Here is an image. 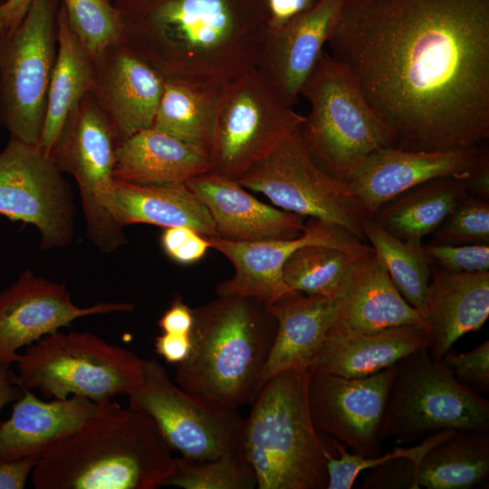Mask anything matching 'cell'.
<instances>
[{
    "label": "cell",
    "instance_id": "obj_1",
    "mask_svg": "<svg viewBox=\"0 0 489 489\" xmlns=\"http://www.w3.org/2000/svg\"><path fill=\"white\" fill-rule=\"evenodd\" d=\"M393 133L446 150L489 137V0H345L327 41Z\"/></svg>",
    "mask_w": 489,
    "mask_h": 489
},
{
    "label": "cell",
    "instance_id": "obj_2",
    "mask_svg": "<svg viewBox=\"0 0 489 489\" xmlns=\"http://www.w3.org/2000/svg\"><path fill=\"white\" fill-rule=\"evenodd\" d=\"M123 40L165 79L223 86L257 66L264 0H111Z\"/></svg>",
    "mask_w": 489,
    "mask_h": 489
},
{
    "label": "cell",
    "instance_id": "obj_3",
    "mask_svg": "<svg viewBox=\"0 0 489 489\" xmlns=\"http://www.w3.org/2000/svg\"><path fill=\"white\" fill-rule=\"evenodd\" d=\"M175 458L154 420L111 400L66 439L40 455L36 489H155Z\"/></svg>",
    "mask_w": 489,
    "mask_h": 489
},
{
    "label": "cell",
    "instance_id": "obj_4",
    "mask_svg": "<svg viewBox=\"0 0 489 489\" xmlns=\"http://www.w3.org/2000/svg\"><path fill=\"white\" fill-rule=\"evenodd\" d=\"M193 312L192 347L177 364V384L227 408L254 401L277 326L266 304L219 296Z\"/></svg>",
    "mask_w": 489,
    "mask_h": 489
},
{
    "label": "cell",
    "instance_id": "obj_5",
    "mask_svg": "<svg viewBox=\"0 0 489 489\" xmlns=\"http://www.w3.org/2000/svg\"><path fill=\"white\" fill-rule=\"evenodd\" d=\"M308 369L271 378L243 420L241 446L259 489H327L329 442L312 421Z\"/></svg>",
    "mask_w": 489,
    "mask_h": 489
},
{
    "label": "cell",
    "instance_id": "obj_6",
    "mask_svg": "<svg viewBox=\"0 0 489 489\" xmlns=\"http://www.w3.org/2000/svg\"><path fill=\"white\" fill-rule=\"evenodd\" d=\"M301 95L311 110L300 133L313 161L333 178L348 183L372 151L395 147L356 78L331 54L322 53Z\"/></svg>",
    "mask_w": 489,
    "mask_h": 489
},
{
    "label": "cell",
    "instance_id": "obj_7",
    "mask_svg": "<svg viewBox=\"0 0 489 489\" xmlns=\"http://www.w3.org/2000/svg\"><path fill=\"white\" fill-rule=\"evenodd\" d=\"M19 385L46 398L79 396L104 403L128 395L141 381L144 360L88 331L47 334L14 362Z\"/></svg>",
    "mask_w": 489,
    "mask_h": 489
},
{
    "label": "cell",
    "instance_id": "obj_8",
    "mask_svg": "<svg viewBox=\"0 0 489 489\" xmlns=\"http://www.w3.org/2000/svg\"><path fill=\"white\" fill-rule=\"evenodd\" d=\"M444 429L489 431V402L423 348L397 363L379 438L410 443Z\"/></svg>",
    "mask_w": 489,
    "mask_h": 489
},
{
    "label": "cell",
    "instance_id": "obj_9",
    "mask_svg": "<svg viewBox=\"0 0 489 489\" xmlns=\"http://www.w3.org/2000/svg\"><path fill=\"white\" fill-rule=\"evenodd\" d=\"M304 121L262 70L246 71L219 94L209 149L211 171L239 179Z\"/></svg>",
    "mask_w": 489,
    "mask_h": 489
},
{
    "label": "cell",
    "instance_id": "obj_10",
    "mask_svg": "<svg viewBox=\"0 0 489 489\" xmlns=\"http://www.w3.org/2000/svg\"><path fill=\"white\" fill-rule=\"evenodd\" d=\"M59 0H33L0 53V124L11 138L39 143L57 51Z\"/></svg>",
    "mask_w": 489,
    "mask_h": 489
},
{
    "label": "cell",
    "instance_id": "obj_11",
    "mask_svg": "<svg viewBox=\"0 0 489 489\" xmlns=\"http://www.w3.org/2000/svg\"><path fill=\"white\" fill-rule=\"evenodd\" d=\"M237 181L285 211L318 219L367 241L364 224L370 216L348 183L316 165L299 129Z\"/></svg>",
    "mask_w": 489,
    "mask_h": 489
},
{
    "label": "cell",
    "instance_id": "obj_12",
    "mask_svg": "<svg viewBox=\"0 0 489 489\" xmlns=\"http://www.w3.org/2000/svg\"><path fill=\"white\" fill-rule=\"evenodd\" d=\"M127 396L129 407L149 416L169 449L181 456L213 459L241 446L243 419L236 409L184 390L154 359L144 360L142 379Z\"/></svg>",
    "mask_w": 489,
    "mask_h": 489
},
{
    "label": "cell",
    "instance_id": "obj_13",
    "mask_svg": "<svg viewBox=\"0 0 489 489\" xmlns=\"http://www.w3.org/2000/svg\"><path fill=\"white\" fill-rule=\"evenodd\" d=\"M120 141L91 93L88 91L69 117L49 157L77 182L89 240L103 253H113L127 243L103 204L114 180Z\"/></svg>",
    "mask_w": 489,
    "mask_h": 489
},
{
    "label": "cell",
    "instance_id": "obj_14",
    "mask_svg": "<svg viewBox=\"0 0 489 489\" xmlns=\"http://www.w3.org/2000/svg\"><path fill=\"white\" fill-rule=\"evenodd\" d=\"M0 215L34 225L43 250L72 243L76 217L72 190L39 145L10 137L0 152Z\"/></svg>",
    "mask_w": 489,
    "mask_h": 489
},
{
    "label": "cell",
    "instance_id": "obj_15",
    "mask_svg": "<svg viewBox=\"0 0 489 489\" xmlns=\"http://www.w3.org/2000/svg\"><path fill=\"white\" fill-rule=\"evenodd\" d=\"M396 372L397 364L349 379L310 368L307 397L315 429L355 454L379 456L382 417Z\"/></svg>",
    "mask_w": 489,
    "mask_h": 489
},
{
    "label": "cell",
    "instance_id": "obj_16",
    "mask_svg": "<svg viewBox=\"0 0 489 489\" xmlns=\"http://www.w3.org/2000/svg\"><path fill=\"white\" fill-rule=\"evenodd\" d=\"M209 247L234 265V275L216 287L218 296L251 298L266 305L297 293L283 281V266L290 255L305 245H327L352 254L371 249L344 229L312 218L295 238L239 242L216 235L205 236Z\"/></svg>",
    "mask_w": 489,
    "mask_h": 489
},
{
    "label": "cell",
    "instance_id": "obj_17",
    "mask_svg": "<svg viewBox=\"0 0 489 489\" xmlns=\"http://www.w3.org/2000/svg\"><path fill=\"white\" fill-rule=\"evenodd\" d=\"M133 309L131 302H101L79 307L64 284L24 270L0 290V362H15L19 349L77 319Z\"/></svg>",
    "mask_w": 489,
    "mask_h": 489
},
{
    "label": "cell",
    "instance_id": "obj_18",
    "mask_svg": "<svg viewBox=\"0 0 489 489\" xmlns=\"http://www.w3.org/2000/svg\"><path fill=\"white\" fill-rule=\"evenodd\" d=\"M92 60L93 99L120 144L151 128L165 78L122 39Z\"/></svg>",
    "mask_w": 489,
    "mask_h": 489
},
{
    "label": "cell",
    "instance_id": "obj_19",
    "mask_svg": "<svg viewBox=\"0 0 489 489\" xmlns=\"http://www.w3.org/2000/svg\"><path fill=\"white\" fill-rule=\"evenodd\" d=\"M483 150L478 145L429 151L379 148L363 159L348 185L372 219L384 204L416 186L438 177H468Z\"/></svg>",
    "mask_w": 489,
    "mask_h": 489
},
{
    "label": "cell",
    "instance_id": "obj_20",
    "mask_svg": "<svg viewBox=\"0 0 489 489\" xmlns=\"http://www.w3.org/2000/svg\"><path fill=\"white\" fill-rule=\"evenodd\" d=\"M330 331L370 332L399 325L425 326L418 310L399 293L373 248L356 256L333 298Z\"/></svg>",
    "mask_w": 489,
    "mask_h": 489
},
{
    "label": "cell",
    "instance_id": "obj_21",
    "mask_svg": "<svg viewBox=\"0 0 489 489\" xmlns=\"http://www.w3.org/2000/svg\"><path fill=\"white\" fill-rule=\"evenodd\" d=\"M184 184L208 210L216 236L254 242L295 238L304 231L302 216L259 201L235 179L209 171Z\"/></svg>",
    "mask_w": 489,
    "mask_h": 489
},
{
    "label": "cell",
    "instance_id": "obj_22",
    "mask_svg": "<svg viewBox=\"0 0 489 489\" xmlns=\"http://www.w3.org/2000/svg\"><path fill=\"white\" fill-rule=\"evenodd\" d=\"M345 0H320L280 31L267 34L257 66L292 106L313 72Z\"/></svg>",
    "mask_w": 489,
    "mask_h": 489
},
{
    "label": "cell",
    "instance_id": "obj_23",
    "mask_svg": "<svg viewBox=\"0 0 489 489\" xmlns=\"http://www.w3.org/2000/svg\"><path fill=\"white\" fill-rule=\"evenodd\" d=\"M420 315L428 332L427 350L440 361L464 334L478 331L489 316V272H451L431 264Z\"/></svg>",
    "mask_w": 489,
    "mask_h": 489
},
{
    "label": "cell",
    "instance_id": "obj_24",
    "mask_svg": "<svg viewBox=\"0 0 489 489\" xmlns=\"http://www.w3.org/2000/svg\"><path fill=\"white\" fill-rule=\"evenodd\" d=\"M22 387V386H21ZM14 401L8 419L0 421V464L40 456L77 431L110 401L71 396L44 401L31 389Z\"/></svg>",
    "mask_w": 489,
    "mask_h": 489
},
{
    "label": "cell",
    "instance_id": "obj_25",
    "mask_svg": "<svg viewBox=\"0 0 489 489\" xmlns=\"http://www.w3.org/2000/svg\"><path fill=\"white\" fill-rule=\"evenodd\" d=\"M276 321L275 336L262 369L258 389L274 375L307 370L321 350L335 317L331 298L297 292L266 305Z\"/></svg>",
    "mask_w": 489,
    "mask_h": 489
},
{
    "label": "cell",
    "instance_id": "obj_26",
    "mask_svg": "<svg viewBox=\"0 0 489 489\" xmlns=\"http://www.w3.org/2000/svg\"><path fill=\"white\" fill-rule=\"evenodd\" d=\"M209 152L153 127L121 142L114 178L139 185L180 184L211 171Z\"/></svg>",
    "mask_w": 489,
    "mask_h": 489
},
{
    "label": "cell",
    "instance_id": "obj_27",
    "mask_svg": "<svg viewBox=\"0 0 489 489\" xmlns=\"http://www.w3.org/2000/svg\"><path fill=\"white\" fill-rule=\"evenodd\" d=\"M103 204L122 228L131 224L187 226L204 236L217 235L208 210L184 183L139 185L114 178Z\"/></svg>",
    "mask_w": 489,
    "mask_h": 489
},
{
    "label": "cell",
    "instance_id": "obj_28",
    "mask_svg": "<svg viewBox=\"0 0 489 489\" xmlns=\"http://www.w3.org/2000/svg\"><path fill=\"white\" fill-rule=\"evenodd\" d=\"M427 347L428 332L418 325L370 332L329 331L311 368L349 379L365 378Z\"/></svg>",
    "mask_w": 489,
    "mask_h": 489
},
{
    "label": "cell",
    "instance_id": "obj_29",
    "mask_svg": "<svg viewBox=\"0 0 489 489\" xmlns=\"http://www.w3.org/2000/svg\"><path fill=\"white\" fill-rule=\"evenodd\" d=\"M58 51L50 81L39 147L49 156L92 83V60L71 29L63 6L57 14Z\"/></svg>",
    "mask_w": 489,
    "mask_h": 489
},
{
    "label": "cell",
    "instance_id": "obj_30",
    "mask_svg": "<svg viewBox=\"0 0 489 489\" xmlns=\"http://www.w3.org/2000/svg\"><path fill=\"white\" fill-rule=\"evenodd\" d=\"M468 177H438L416 186L384 204L373 218L395 237L422 244L468 194Z\"/></svg>",
    "mask_w": 489,
    "mask_h": 489
},
{
    "label": "cell",
    "instance_id": "obj_31",
    "mask_svg": "<svg viewBox=\"0 0 489 489\" xmlns=\"http://www.w3.org/2000/svg\"><path fill=\"white\" fill-rule=\"evenodd\" d=\"M489 475V431L455 430L422 457L412 488L470 489Z\"/></svg>",
    "mask_w": 489,
    "mask_h": 489
},
{
    "label": "cell",
    "instance_id": "obj_32",
    "mask_svg": "<svg viewBox=\"0 0 489 489\" xmlns=\"http://www.w3.org/2000/svg\"><path fill=\"white\" fill-rule=\"evenodd\" d=\"M223 86L165 79L152 127L209 152L216 104Z\"/></svg>",
    "mask_w": 489,
    "mask_h": 489
},
{
    "label": "cell",
    "instance_id": "obj_33",
    "mask_svg": "<svg viewBox=\"0 0 489 489\" xmlns=\"http://www.w3.org/2000/svg\"><path fill=\"white\" fill-rule=\"evenodd\" d=\"M364 234L399 293L419 311L424 304L431 275V262L423 250V244L395 237L374 219L364 224Z\"/></svg>",
    "mask_w": 489,
    "mask_h": 489
},
{
    "label": "cell",
    "instance_id": "obj_34",
    "mask_svg": "<svg viewBox=\"0 0 489 489\" xmlns=\"http://www.w3.org/2000/svg\"><path fill=\"white\" fill-rule=\"evenodd\" d=\"M358 255L327 245H305L287 259L283 278L295 292L333 299L347 269Z\"/></svg>",
    "mask_w": 489,
    "mask_h": 489
},
{
    "label": "cell",
    "instance_id": "obj_35",
    "mask_svg": "<svg viewBox=\"0 0 489 489\" xmlns=\"http://www.w3.org/2000/svg\"><path fill=\"white\" fill-rule=\"evenodd\" d=\"M185 489H253L254 471L242 446L206 460L175 458L174 471L163 486Z\"/></svg>",
    "mask_w": 489,
    "mask_h": 489
},
{
    "label": "cell",
    "instance_id": "obj_36",
    "mask_svg": "<svg viewBox=\"0 0 489 489\" xmlns=\"http://www.w3.org/2000/svg\"><path fill=\"white\" fill-rule=\"evenodd\" d=\"M69 25L91 59L123 39L121 16L110 0H59Z\"/></svg>",
    "mask_w": 489,
    "mask_h": 489
},
{
    "label": "cell",
    "instance_id": "obj_37",
    "mask_svg": "<svg viewBox=\"0 0 489 489\" xmlns=\"http://www.w3.org/2000/svg\"><path fill=\"white\" fill-rule=\"evenodd\" d=\"M456 429H444L427 436L419 444L406 448H396L382 456L367 457L355 453H350L346 446L332 438V445L336 452L331 455L328 450L327 489H350L359 475L364 470L371 469L387 461L405 457L420 462L424 455L436 443L450 436Z\"/></svg>",
    "mask_w": 489,
    "mask_h": 489
},
{
    "label": "cell",
    "instance_id": "obj_38",
    "mask_svg": "<svg viewBox=\"0 0 489 489\" xmlns=\"http://www.w3.org/2000/svg\"><path fill=\"white\" fill-rule=\"evenodd\" d=\"M433 235V244H488V200L470 194L465 195Z\"/></svg>",
    "mask_w": 489,
    "mask_h": 489
},
{
    "label": "cell",
    "instance_id": "obj_39",
    "mask_svg": "<svg viewBox=\"0 0 489 489\" xmlns=\"http://www.w3.org/2000/svg\"><path fill=\"white\" fill-rule=\"evenodd\" d=\"M432 264L451 272H480L489 269L488 244H423Z\"/></svg>",
    "mask_w": 489,
    "mask_h": 489
},
{
    "label": "cell",
    "instance_id": "obj_40",
    "mask_svg": "<svg viewBox=\"0 0 489 489\" xmlns=\"http://www.w3.org/2000/svg\"><path fill=\"white\" fill-rule=\"evenodd\" d=\"M441 361L462 385L480 395L489 391L488 340L465 353L454 354L449 350Z\"/></svg>",
    "mask_w": 489,
    "mask_h": 489
},
{
    "label": "cell",
    "instance_id": "obj_41",
    "mask_svg": "<svg viewBox=\"0 0 489 489\" xmlns=\"http://www.w3.org/2000/svg\"><path fill=\"white\" fill-rule=\"evenodd\" d=\"M165 254L181 264H191L204 257L209 244L206 237L187 226L167 227L161 235Z\"/></svg>",
    "mask_w": 489,
    "mask_h": 489
},
{
    "label": "cell",
    "instance_id": "obj_42",
    "mask_svg": "<svg viewBox=\"0 0 489 489\" xmlns=\"http://www.w3.org/2000/svg\"><path fill=\"white\" fill-rule=\"evenodd\" d=\"M267 34H274L310 11L320 0H264Z\"/></svg>",
    "mask_w": 489,
    "mask_h": 489
},
{
    "label": "cell",
    "instance_id": "obj_43",
    "mask_svg": "<svg viewBox=\"0 0 489 489\" xmlns=\"http://www.w3.org/2000/svg\"><path fill=\"white\" fill-rule=\"evenodd\" d=\"M194 324V312L177 296L170 306L158 321V325L163 332L191 335Z\"/></svg>",
    "mask_w": 489,
    "mask_h": 489
},
{
    "label": "cell",
    "instance_id": "obj_44",
    "mask_svg": "<svg viewBox=\"0 0 489 489\" xmlns=\"http://www.w3.org/2000/svg\"><path fill=\"white\" fill-rule=\"evenodd\" d=\"M191 347V335L163 332L154 339L156 353L167 362L176 365L187 358Z\"/></svg>",
    "mask_w": 489,
    "mask_h": 489
},
{
    "label": "cell",
    "instance_id": "obj_45",
    "mask_svg": "<svg viewBox=\"0 0 489 489\" xmlns=\"http://www.w3.org/2000/svg\"><path fill=\"white\" fill-rule=\"evenodd\" d=\"M38 456H26L0 464V489H23Z\"/></svg>",
    "mask_w": 489,
    "mask_h": 489
},
{
    "label": "cell",
    "instance_id": "obj_46",
    "mask_svg": "<svg viewBox=\"0 0 489 489\" xmlns=\"http://www.w3.org/2000/svg\"><path fill=\"white\" fill-rule=\"evenodd\" d=\"M467 192L480 198H489V157L485 149L468 177Z\"/></svg>",
    "mask_w": 489,
    "mask_h": 489
},
{
    "label": "cell",
    "instance_id": "obj_47",
    "mask_svg": "<svg viewBox=\"0 0 489 489\" xmlns=\"http://www.w3.org/2000/svg\"><path fill=\"white\" fill-rule=\"evenodd\" d=\"M10 362H0V413L10 402L23 395L16 374L12 370Z\"/></svg>",
    "mask_w": 489,
    "mask_h": 489
},
{
    "label": "cell",
    "instance_id": "obj_48",
    "mask_svg": "<svg viewBox=\"0 0 489 489\" xmlns=\"http://www.w3.org/2000/svg\"><path fill=\"white\" fill-rule=\"evenodd\" d=\"M33 0H5L3 1L2 9L10 34L17 28Z\"/></svg>",
    "mask_w": 489,
    "mask_h": 489
},
{
    "label": "cell",
    "instance_id": "obj_49",
    "mask_svg": "<svg viewBox=\"0 0 489 489\" xmlns=\"http://www.w3.org/2000/svg\"><path fill=\"white\" fill-rule=\"evenodd\" d=\"M2 4L3 1H0V53L8 36L10 35L9 29L5 20Z\"/></svg>",
    "mask_w": 489,
    "mask_h": 489
},
{
    "label": "cell",
    "instance_id": "obj_50",
    "mask_svg": "<svg viewBox=\"0 0 489 489\" xmlns=\"http://www.w3.org/2000/svg\"><path fill=\"white\" fill-rule=\"evenodd\" d=\"M111 1V0H110Z\"/></svg>",
    "mask_w": 489,
    "mask_h": 489
}]
</instances>
